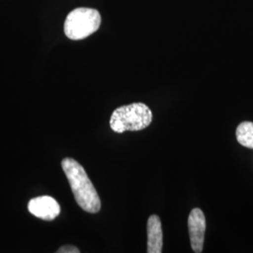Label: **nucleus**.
Listing matches in <instances>:
<instances>
[{
  "instance_id": "5",
  "label": "nucleus",
  "mask_w": 253,
  "mask_h": 253,
  "mask_svg": "<svg viewBox=\"0 0 253 253\" xmlns=\"http://www.w3.org/2000/svg\"><path fill=\"white\" fill-rule=\"evenodd\" d=\"M28 210L39 218L53 220L60 214V206L51 196H40L29 201Z\"/></svg>"
},
{
  "instance_id": "3",
  "label": "nucleus",
  "mask_w": 253,
  "mask_h": 253,
  "mask_svg": "<svg viewBox=\"0 0 253 253\" xmlns=\"http://www.w3.org/2000/svg\"><path fill=\"white\" fill-rule=\"evenodd\" d=\"M100 22V12L97 9L78 8L73 9L67 16L64 31L71 40H84L99 29Z\"/></svg>"
},
{
  "instance_id": "2",
  "label": "nucleus",
  "mask_w": 253,
  "mask_h": 253,
  "mask_svg": "<svg viewBox=\"0 0 253 253\" xmlns=\"http://www.w3.org/2000/svg\"><path fill=\"white\" fill-rule=\"evenodd\" d=\"M152 119L153 116L149 107L142 102H137L116 109L110 119V126L117 133L138 131L149 126Z\"/></svg>"
},
{
  "instance_id": "7",
  "label": "nucleus",
  "mask_w": 253,
  "mask_h": 253,
  "mask_svg": "<svg viewBox=\"0 0 253 253\" xmlns=\"http://www.w3.org/2000/svg\"><path fill=\"white\" fill-rule=\"evenodd\" d=\"M236 139L240 145L253 149V122L240 123L236 128Z\"/></svg>"
},
{
  "instance_id": "6",
  "label": "nucleus",
  "mask_w": 253,
  "mask_h": 253,
  "mask_svg": "<svg viewBox=\"0 0 253 253\" xmlns=\"http://www.w3.org/2000/svg\"><path fill=\"white\" fill-rule=\"evenodd\" d=\"M163 234L162 222L157 215H152L147 221V253L163 252Z\"/></svg>"
},
{
  "instance_id": "1",
  "label": "nucleus",
  "mask_w": 253,
  "mask_h": 253,
  "mask_svg": "<svg viewBox=\"0 0 253 253\" xmlns=\"http://www.w3.org/2000/svg\"><path fill=\"white\" fill-rule=\"evenodd\" d=\"M78 206L88 213H98L101 208L99 194L80 163L71 158L61 163Z\"/></svg>"
},
{
  "instance_id": "4",
  "label": "nucleus",
  "mask_w": 253,
  "mask_h": 253,
  "mask_svg": "<svg viewBox=\"0 0 253 253\" xmlns=\"http://www.w3.org/2000/svg\"><path fill=\"white\" fill-rule=\"evenodd\" d=\"M188 226L192 251L196 253H202L204 248L207 223L205 214L200 208H194L190 211L188 218Z\"/></svg>"
},
{
  "instance_id": "8",
  "label": "nucleus",
  "mask_w": 253,
  "mask_h": 253,
  "mask_svg": "<svg viewBox=\"0 0 253 253\" xmlns=\"http://www.w3.org/2000/svg\"><path fill=\"white\" fill-rule=\"evenodd\" d=\"M57 253H80V251L76 248V247H74V246H70V245H68V246H63V247H61L57 252Z\"/></svg>"
}]
</instances>
